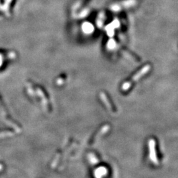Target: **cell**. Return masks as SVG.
Segmentation results:
<instances>
[{
  "mask_svg": "<svg viewBox=\"0 0 178 178\" xmlns=\"http://www.w3.org/2000/svg\"><path fill=\"white\" fill-rule=\"evenodd\" d=\"M150 150H151V152H150V158H151L152 161L154 162H157L155 154H154V142L152 141L150 142Z\"/></svg>",
  "mask_w": 178,
  "mask_h": 178,
  "instance_id": "277c9868",
  "label": "cell"
},
{
  "mask_svg": "<svg viewBox=\"0 0 178 178\" xmlns=\"http://www.w3.org/2000/svg\"><path fill=\"white\" fill-rule=\"evenodd\" d=\"M100 97L102 100V101L104 102V103L106 104V106H107V108H108L111 111H113V107L112 106V105L110 104V102H109L108 98L106 96L104 93H100Z\"/></svg>",
  "mask_w": 178,
  "mask_h": 178,
  "instance_id": "3957f363",
  "label": "cell"
},
{
  "mask_svg": "<svg viewBox=\"0 0 178 178\" xmlns=\"http://www.w3.org/2000/svg\"><path fill=\"white\" fill-rule=\"evenodd\" d=\"M150 69V65H147L144 67H143V68L142 69L140 70V71L138 72L134 77H133V78L128 82H126L122 86V89L124 91H127L130 88V86L132 85V84L135 81H137L138 79H140V77H142L143 75H144L146 73H147L149 70Z\"/></svg>",
  "mask_w": 178,
  "mask_h": 178,
  "instance_id": "7a4b0ae2",
  "label": "cell"
},
{
  "mask_svg": "<svg viewBox=\"0 0 178 178\" xmlns=\"http://www.w3.org/2000/svg\"><path fill=\"white\" fill-rule=\"evenodd\" d=\"M13 135V133L9 130H1L0 131V138L11 136Z\"/></svg>",
  "mask_w": 178,
  "mask_h": 178,
  "instance_id": "5b68a950",
  "label": "cell"
},
{
  "mask_svg": "<svg viewBox=\"0 0 178 178\" xmlns=\"http://www.w3.org/2000/svg\"><path fill=\"white\" fill-rule=\"evenodd\" d=\"M0 112H1L2 116L6 123L9 125L10 126L13 127V128H14L17 131H20L21 129L19 128V126H18L15 122H14L13 121V119H11V118L9 117V113L7 110H6L5 106L1 97H0Z\"/></svg>",
  "mask_w": 178,
  "mask_h": 178,
  "instance_id": "6da1fadb",
  "label": "cell"
},
{
  "mask_svg": "<svg viewBox=\"0 0 178 178\" xmlns=\"http://www.w3.org/2000/svg\"><path fill=\"white\" fill-rule=\"evenodd\" d=\"M3 164L0 163V171H1L3 170Z\"/></svg>",
  "mask_w": 178,
  "mask_h": 178,
  "instance_id": "8992f818",
  "label": "cell"
}]
</instances>
